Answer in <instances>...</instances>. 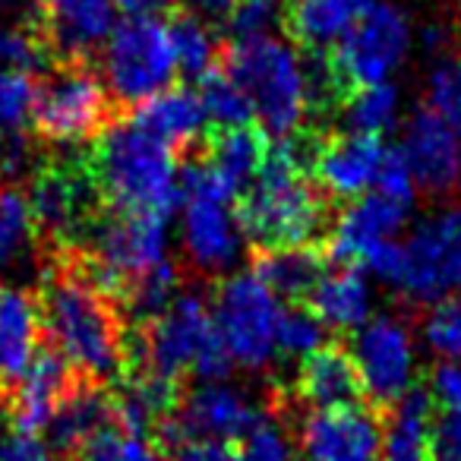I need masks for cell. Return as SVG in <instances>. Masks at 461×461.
<instances>
[{
  "label": "cell",
  "mask_w": 461,
  "mask_h": 461,
  "mask_svg": "<svg viewBox=\"0 0 461 461\" xmlns=\"http://www.w3.org/2000/svg\"><path fill=\"white\" fill-rule=\"evenodd\" d=\"M35 297L45 341L79 376L114 385L127 364V313L117 297L86 276L70 247L48 257Z\"/></svg>",
  "instance_id": "1"
},
{
  "label": "cell",
  "mask_w": 461,
  "mask_h": 461,
  "mask_svg": "<svg viewBox=\"0 0 461 461\" xmlns=\"http://www.w3.org/2000/svg\"><path fill=\"white\" fill-rule=\"evenodd\" d=\"M104 209L149 212L167 218L180 203L177 155L140 130L127 114L83 152Z\"/></svg>",
  "instance_id": "2"
},
{
  "label": "cell",
  "mask_w": 461,
  "mask_h": 461,
  "mask_svg": "<svg viewBox=\"0 0 461 461\" xmlns=\"http://www.w3.org/2000/svg\"><path fill=\"white\" fill-rule=\"evenodd\" d=\"M230 360L234 357L212 320V310L199 294H177L155 320L127 326L123 373L149 366L177 383H184L190 373L203 383H218L230 373Z\"/></svg>",
  "instance_id": "3"
},
{
  "label": "cell",
  "mask_w": 461,
  "mask_h": 461,
  "mask_svg": "<svg viewBox=\"0 0 461 461\" xmlns=\"http://www.w3.org/2000/svg\"><path fill=\"white\" fill-rule=\"evenodd\" d=\"M218 64L253 104V114L276 140L301 130L307 117V79L294 48L272 35L240 41H221Z\"/></svg>",
  "instance_id": "4"
},
{
  "label": "cell",
  "mask_w": 461,
  "mask_h": 461,
  "mask_svg": "<svg viewBox=\"0 0 461 461\" xmlns=\"http://www.w3.org/2000/svg\"><path fill=\"white\" fill-rule=\"evenodd\" d=\"M123 117L95 64H54L35 83L32 130L54 146H77L104 133Z\"/></svg>",
  "instance_id": "5"
},
{
  "label": "cell",
  "mask_w": 461,
  "mask_h": 461,
  "mask_svg": "<svg viewBox=\"0 0 461 461\" xmlns=\"http://www.w3.org/2000/svg\"><path fill=\"white\" fill-rule=\"evenodd\" d=\"M26 203L32 238L39 240V247L45 244L48 257L77 247L104 209L83 152L41 161L29 177Z\"/></svg>",
  "instance_id": "6"
},
{
  "label": "cell",
  "mask_w": 461,
  "mask_h": 461,
  "mask_svg": "<svg viewBox=\"0 0 461 461\" xmlns=\"http://www.w3.org/2000/svg\"><path fill=\"white\" fill-rule=\"evenodd\" d=\"M102 77L127 114L133 104L167 89L177 73V54L167 20H127L111 32L102 54Z\"/></svg>",
  "instance_id": "7"
},
{
  "label": "cell",
  "mask_w": 461,
  "mask_h": 461,
  "mask_svg": "<svg viewBox=\"0 0 461 461\" xmlns=\"http://www.w3.org/2000/svg\"><path fill=\"white\" fill-rule=\"evenodd\" d=\"M411 29L395 4H366L354 26L329 48V67L351 102L360 89L379 86L404 60Z\"/></svg>",
  "instance_id": "8"
},
{
  "label": "cell",
  "mask_w": 461,
  "mask_h": 461,
  "mask_svg": "<svg viewBox=\"0 0 461 461\" xmlns=\"http://www.w3.org/2000/svg\"><path fill=\"white\" fill-rule=\"evenodd\" d=\"M212 320L230 357L250 370H266L278 354V297L257 276H230L212 294Z\"/></svg>",
  "instance_id": "9"
},
{
  "label": "cell",
  "mask_w": 461,
  "mask_h": 461,
  "mask_svg": "<svg viewBox=\"0 0 461 461\" xmlns=\"http://www.w3.org/2000/svg\"><path fill=\"white\" fill-rule=\"evenodd\" d=\"M402 291L417 303H439L461 291V209L442 212L411 234Z\"/></svg>",
  "instance_id": "10"
},
{
  "label": "cell",
  "mask_w": 461,
  "mask_h": 461,
  "mask_svg": "<svg viewBox=\"0 0 461 461\" xmlns=\"http://www.w3.org/2000/svg\"><path fill=\"white\" fill-rule=\"evenodd\" d=\"M360 376H364L366 402L379 414L389 411L414 383V348H411L408 322L395 313H383L366 322L354 339Z\"/></svg>",
  "instance_id": "11"
},
{
  "label": "cell",
  "mask_w": 461,
  "mask_h": 461,
  "mask_svg": "<svg viewBox=\"0 0 461 461\" xmlns=\"http://www.w3.org/2000/svg\"><path fill=\"white\" fill-rule=\"evenodd\" d=\"M114 0H41L32 16L54 64H95V54L114 32Z\"/></svg>",
  "instance_id": "12"
},
{
  "label": "cell",
  "mask_w": 461,
  "mask_h": 461,
  "mask_svg": "<svg viewBox=\"0 0 461 461\" xmlns=\"http://www.w3.org/2000/svg\"><path fill=\"white\" fill-rule=\"evenodd\" d=\"M297 439L310 461H379L383 414L370 404L310 411L297 427Z\"/></svg>",
  "instance_id": "13"
},
{
  "label": "cell",
  "mask_w": 461,
  "mask_h": 461,
  "mask_svg": "<svg viewBox=\"0 0 461 461\" xmlns=\"http://www.w3.org/2000/svg\"><path fill=\"white\" fill-rule=\"evenodd\" d=\"M278 417L272 392L263 404H250L247 398H240V392L228 389V385L205 383L196 392L184 395L180 402L177 420L184 439H218V442H240L244 436H250L257 427H263L266 420ZM282 420V417H278Z\"/></svg>",
  "instance_id": "14"
},
{
  "label": "cell",
  "mask_w": 461,
  "mask_h": 461,
  "mask_svg": "<svg viewBox=\"0 0 461 461\" xmlns=\"http://www.w3.org/2000/svg\"><path fill=\"white\" fill-rule=\"evenodd\" d=\"M79 373L70 366V360L51 345V341H41L39 354L29 364L26 376L16 383V389L10 392L0 408L7 414L10 429L23 436H39L41 429H48L58 404L67 398V392L79 383ZM95 383V379H92Z\"/></svg>",
  "instance_id": "15"
},
{
  "label": "cell",
  "mask_w": 461,
  "mask_h": 461,
  "mask_svg": "<svg viewBox=\"0 0 461 461\" xmlns=\"http://www.w3.org/2000/svg\"><path fill=\"white\" fill-rule=\"evenodd\" d=\"M402 152L414 184L429 196H452L461 190V140L439 111L423 108L411 117Z\"/></svg>",
  "instance_id": "16"
},
{
  "label": "cell",
  "mask_w": 461,
  "mask_h": 461,
  "mask_svg": "<svg viewBox=\"0 0 461 461\" xmlns=\"http://www.w3.org/2000/svg\"><path fill=\"white\" fill-rule=\"evenodd\" d=\"M291 395L313 411L370 404L357 357L345 341H322L316 351L303 354Z\"/></svg>",
  "instance_id": "17"
},
{
  "label": "cell",
  "mask_w": 461,
  "mask_h": 461,
  "mask_svg": "<svg viewBox=\"0 0 461 461\" xmlns=\"http://www.w3.org/2000/svg\"><path fill=\"white\" fill-rule=\"evenodd\" d=\"M404 205L385 199L383 193L357 196L351 205L335 215L332 228L326 234L329 259L339 266H357L373 247L385 244L402 230Z\"/></svg>",
  "instance_id": "18"
},
{
  "label": "cell",
  "mask_w": 461,
  "mask_h": 461,
  "mask_svg": "<svg viewBox=\"0 0 461 461\" xmlns=\"http://www.w3.org/2000/svg\"><path fill=\"white\" fill-rule=\"evenodd\" d=\"M127 117L149 136L165 142L180 161L190 158L193 149L205 136V108L199 92L190 86H167L155 95L142 98L127 111Z\"/></svg>",
  "instance_id": "19"
},
{
  "label": "cell",
  "mask_w": 461,
  "mask_h": 461,
  "mask_svg": "<svg viewBox=\"0 0 461 461\" xmlns=\"http://www.w3.org/2000/svg\"><path fill=\"white\" fill-rule=\"evenodd\" d=\"M383 152V140L373 133H329L313 165V180L335 203L339 199H357L366 186L376 184Z\"/></svg>",
  "instance_id": "20"
},
{
  "label": "cell",
  "mask_w": 461,
  "mask_h": 461,
  "mask_svg": "<svg viewBox=\"0 0 461 461\" xmlns=\"http://www.w3.org/2000/svg\"><path fill=\"white\" fill-rule=\"evenodd\" d=\"M41 341L45 332H41L39 297L23 288L0 285V402L26 376Z\"/></svg>",
  "instance_id": "21"
},
{
  "label": "cell",
  "mask_w": 461,
  "mask_h": 461,
  "mask_svg": "<svg viewBox=\"0 0 461 461\" xmlns=\"http://www.w3.org/2000/svg\"><path fill=\"white\" fill-rule=\"evenodd\" d=\"M332 263L326 240L294 247H269V250H250V269L272 294L288 297L294 303H307L313 288L326 276Z\"/></svg>",
  "instance_id": "22"
},
{
  "label": "cell",
  "mask_w": 461,
  "mask_h": 461,
  "mask_svg": "<svg viewBox=\"0 0 461 461\" xmlns=\"http://www.w3.org/2000/svg\"><path fill=\"white\" fill-rule=\"evenodd\" d=\"M238 218L228 215V205L209 199H190L184 212V247L203 272L228 269L240 250Z\"/></svg>",
  "instance_id": "23"
},
{
  "label": "cell",
  "mask_w": 461,
  "mask_h": 461,
  "mask_svg": "<svg viewBox=\"0 0 461 461\" xmlns=\"http://www.w3.org/2000/svg\"><path fill=\"white\" fill-rule=\"evenodd\" d=\"M117 420L114 414V392L104 383H92V379H79L67 398L58 404L51 423H48V436H51V448L67 461V455L95 429L104 423Z\"/></svg>",
  "instance_id": "24"
},
{
  "label": "cell",
  "mask_w": 461,
  "mask_h": 461,
  "mask_svg": "<svg viewBox=\"0 0 461 461\" xmlns=\"http://www.w3.org/2000/svg\"><path fill=\"white\" fill-rule=\"evenodd\" d=\"M269 152V133L253 123H238V127H209L199 142V158H205L218 174L234 184V190H247L253 177L259 174Z\"/></svg>",
  "instance_id": "25"
},
{
  "label": "cell",
  "mask_w": 461,
  "mask_h": 461,
  "mask_svg": "<svg viewBox=\"0 0 461 461\" xmlns=\"http://www.w3.org/2000/svg\"><path fill=\"white\" fill-rule=\"evenodd\" d=\"M370 0H285L288 35L303 51H326L354 26Z\"/></svg>",
  "instance_id": "26"
},
{
  "label": "cell",
  "mask_w": 461,
  "mask_h": 461,
  "mask_svg": "<svg viewBox=\"0 0 461 461\" xmlns=\"http://www.w3.org/2000/svg\"><path fill=\"white\" fill-rule=\"evenodd\" d=\"M307 307L320 316L322 326L339 332L364 326L370 316V288L360 266H339L335 272H326L307 297Z\"/></svg>",
  "instance_id": "27"
},
{
  "label": "cell",
  "mask_w": 461,
  "mask_h": 461,
  "mask_svg": "<svg viewBox=\"0 0 461 461\" xmlns=\"http://www.w3.org/2000/svg\"><path fill=\"white\" fill-rule=\"evenodd\" d=\"M167 32H171V41H174L177 67L186 77H205V73L218 64L221 45H218L215 35L203 26V20L186 14L184 7L167 16Z\"/></svg>",
  "instance_id": "28"
},
{
  "label": "cell",
  "mask_w": 461,
  "mask_h": 461,
  "mask_svg": "<svg viewBox=\"0 0 461 461\" xmlns=\"http://www.w3.org/2000/svg\"><path fill=\"white\" fill-rule=\"evenodd\" d=\"M199 83H203L199 98H203L205 117H212L215 127H238V123H250L257 117L247 92L221 70V64H215L205 77H199Z\"/></svg>",
  "instance_id": "29"
},
{
  "label": "cell",
  "mask_w": 461,
  "mask_h": 461,
  "mask_svg": "<svg viewBox=\"0 0 461 461\" xmlns=\"http://www.w3.org/2000/svg\"><path fill=\"white\" fill-rule=\"evenodd\" d=\"M51 67H54V58L32 20H29L26 26L0 29V70H20V73H29V77L41 73V77H45Z\"/></svg>",
  "instance_id": "30"
},
{
  "label": "cell",
  "mask_w": 461,
  "mask_h": 461,
  "mask_svg": "<svg viewBox=\"0 0 461 461\" xmlns=\"http://www.w3.org/2000/svg\"><path fill=\"white\" fill-rule=\"evenodd\" d=\"M398 111V92L392 86L379 83L370 89H360L351 102L345 104V121L351 133H373L379 136L385 127H392Z\"/></svg>",
  "instance_id": "31"
},
{
  "label": "cell",
  "mask_w": 461,
  "mask_h": 461,
  "mask_svg": "<svg viewBox=\"0 0 461 461\" xmlns=\"http://www.w3.org/2000/svg\"><path fill=\"white\" fill-rule=\"evenodd\" d=\"M35 83L39 79L20 70H0V140L23 133L26 121L32 117Z\"/></svg>",
  "instance_id": "32"
},
{
  "label": "cell",
  "mask_w": 461,
  "mask_h": 461,
  "mask_svg": "<svg viewBox=\"0 0 461 461\" xmlns=\"http://www.w3.org/2000/svg\"><path fill=\"white\" fill-rule=\"evenodd\" d=\"M26 238H32L26 193L16 186H0V272L20 253Z\"/></svg>",
  "instance_id": "33"
},
{
  "label": "cell",
  "mask_w": 461,
  "mask_h": 461,
  "mask_svg": "<svg viewBox=\"0 0 461 461\" xmlns=\"http://www.w3.org/2000/svg\"><path fill=\"white\" fill-rule=\"evenodd\" d=\"M326 326L320 322V316L307 307V303H294V307L282 310L278 320V351L282 354H310L322 345Z\"/></svg>",
  "instance_id": "34"
},
{
  "label": "cell",
  "mask_w": 461,
  "mask_h": 461,
  "mask_svg": "<svg viewBox=\"0 0 461 461\" xmlns=\"http://www.w3.org/2000/svg\"><path fill=\"white\" fill-rule=\"evenodd\" d=\"M224 20H228L230 41L259 39V35H269L272 26L285 23V0H238Z\"/></svg>",
  "instance_id": "35"
},
{
  "label": "cell",
  "mask_w": 461,
  "mask_h": 461,
  "mask_svg": "<svg viewBox=\"0 0 461 461\" xmlns=\"http://www.w3.org/2000/svg\"><path fill=\"white\" fill-rule=\"evenodd\" d=\"M423 339L446 360H461V291L429 310Z\"/></svg>",
  "instance_id": "36"
},
{
  "label": "cell",
  "mask_w": 461,
  "mask_h": 461,
  "mask_svg": "<svg viewBox=\"0 0 461 461\" xmlns=\"http://www.w3.org/2000/svg\"><path fill=\"white\" fill-rule=\"evenodd\" d=\"M230 461H291V442L282 433V420L272 417L263 427H257L250 436L234 446Z\"/></svg>",
  "instance_id": "37"
},
{
  "label": "cell",
  "mask_w": 461,
  "mask_h": 461,
  "mask_svg": "<svg viewBox=\"0 0 461 461\" xmlns=\"http://www.w3.org/2000/svg\"><path fill=\"white\" fill-rule=\"evenodd\" d=\"M376 186L385 199L404 205V209L414 203L417 184H414V174H411L408 161H404L402 149H385L383 152V161H379V171H376Z\"/></svg>",
  "instance_id": "38"
},
{
  "label": "cell",
  "mask_w": 461,
  "mask_h": 461,
  "mask_svg": "<svg viewBox=\"0 0 461 461\" xmlns=\"http://www.w3.org/2000/svg\"><path fill=\"white\" fill-rule=\"evenodd\" d=\"M429 461H461V417L439 411L429 429Z\"/></svg>",
  "instance_id": "39"
},
{
  "label": "cell",
  "mask_w": 461,
  "mask_h": 461,
  "mask_svg": "<svg viewBox=\"0 0 461 461\" xmlns=\"http://www.w3.org/2000/svg\"><path fill=\"white\" fill-rule=\"evenodd\" d=\"M360 263H364L376 278H383V282L398 285V288H402V278H404V247L402 244L385 240V244L373 247Z\"/></svg>",
  "instance_id": "40"
},
{
  "label": "cell",
  "mask_w": 461,
  "mask_h": 461,
  "mask_svg": "<svg viewBox=\"0 0 461 461\" xmlns=\"http://www.w3.org/2000/svg\"><path fill=\"white\" fill-rule=\"evenodd\" d=\"M0 461H64V458L48 442H41L39 436L10 433V436H0Z\"/></svg>",
  "instance_id": "41"
},
{
  "label": "cell",
  "mask_w": 461,
  "mask_h": 461,
  "mask_svg": "<svg viewBox=\"0 0 461 461\" xmlns=\"http://www.w3.org/2000/svg\"><path fill=\"white\" fill-rule=\"evenodd\" d=\"M234 446L218 439H190L186 446H180L167 461H230Z\"/></svg>",
  "instance_id": "42"
},
{
  "label": "cell",
  "mask_w": 461,
  "mask_h": 461,
  "mask_svg": "<svg viewBox=\"0 0 461 461\" xmlns=\"http://www.w3.org/2000/svg\"><path fill=\"white\" fill-rule=\"evenodd\" d=\"M117 14L127 20H167L174 10H180V0H114Z\"/></svg>",
  "instance_id": "43"
},
{
  "label": "cell",
  "mask_w": 461,
  "mask_h": 461,
  "mask_svg": "<svg viewBox=\"0 0 461 461\" xmlns=\"http://www.w3.org/2000/svg\"><path fill=\"white\" fill-rule=\"evenodd\" d=\"M117 461H167V455L155 446L152 439H142V436H127Z\"/></svg>",
  "instance_id": "44"
},
{
  "label": "cell",
  "mask_w": 461,
  "mask_h": 461,
  "mask_svg": "<svg viewBox=\"0 0 461 461\" xmlns=\"http://www.w3.org/2000/svg\"><path fill=\"white\" fill-rule=\"evenodd\" d=\"M193 7L199 10V14L212 16V20H218V16H228L230 7L238 4V0H190Z\"/></svg>",
  "instance_id": "45"
},
{
  "label": "cell",
  "mask_w": 461,
  "mask_h": 461,
  "mask_svg": "<svg viewBox=\"0 0 461 461\" xmlns=\"http://www.w3.org/2000/svg\"><path fill=\"white\" fill-rule=\"evenodd\" d=\"M16 7V0H0V16L4 14H10V10Z\"/></svg>",
  "instance_id": "46"
},
{
  "label": "cell",
  "mask_w": 461,
  "mask_h": 461,
  "mask_svg": "<svg viewBox=\"0 0 461 461\" xmlns=\"http://www.w3.org/2000/svg\"><path fill=\"white\" fill-rule=\"evenodd\" d=\"M439 411H455V414L461 417V398H458V404H455V408H439Z\"/></svg>",
  "instance_id": "47"
},
{
  "label": "cell",
  "mask_w": 461,
  "mask_h": 461,
  "mask_svg": "<svg viewBox=\"0 0 461 461\" xmlns=\"http://www.w3.org/2000/svg\"><path fill=\"white\" fill-rule=\"evenodd\" d=\"M455 4H458V7H461V0H455Z\"/></svg>",
  "instance_id": "48"
}]
</instances>
